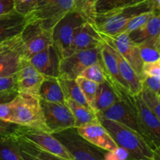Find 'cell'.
<instances>
[{
	"instance_id": "cell-1",
	"label": "cell",
	"mask_w": 160,
	"mask_h": 160,
	"mask_svg": "<svg viewBox=\"0 0 160 160\" xmlns=\"http://www.w3.org/2000/svg\"><path fill=\"white\" fill-rule=\"evenodd\" d=\"M98 118L117 145L129 152L130 160H152L154 151L138 133L113 120Z\"/></svg>"
},
{
	"instance_id": "cell-2",
	"label": "cell",
	"mask_w": 160,
	"mask_h": 160,
	"mask_svg": "<svg viewBox=\"0 0 160 160\" xmlns=\"http://www.w3.org/2000/svg\"><path fill=\"white\" fill-rule=\"evenodd\" d=\"M152 0L113 9L104 13L96 14L93 25L100 34L106 36H114L124 32L127 25L135 16L146 12L153 11Z\"/></svg>"
},
{
	"instance_id": "cell-3",
	"label": "cell",
	"mask_w": 160,
	"mask_h": 160,
	"mask_svg": "<svg viewBox=\"0 0 160 160\" xmlns=\"http://www.w3.org/2000/svg\"><path fill=\"white\" fill-rule=\"evenodd\" d=\"M10 102L12 109L10 123L48 131L38 96L18 93Z\"/></svg>"
},
{
	"instance_id": "cell-4",
	"label": "cell",
	"mask_w": 160,
	"mask_h": 160,
	"mask_svg": "<svg viewBox=\"0 0 160 160\" xmlns=\"http://www.w3.org/2000/svg\"><path fill=\"white\" fill-rule=\"evenodd\" d=\"M120 97L124 98L131 106L140 127L142 137L154 151L160 146V120L144 102L140 94L131 95L121 92Z\"/></svg>"
},
{
	"instance_id": "cell-5",
	"label": "cell",
	"mask_w": 160,
	"mask_h": 160,
	"mask_svg": "<svg viewBox=\"0 0 160 160\" xmlns=\"http://www.w3.org/2000/svg\"><path fill=\"white\" fill-rule=\"evenodd\" d=\"M63 145L73 160H104L107 151L102 149L86 140L77 128H71L52 133Z\"/></svg>"
},
{
	"instance_id": "cell-6",
	"label": "cell",
	"mask_w": 160,
	"mask_h": 160,
	"mask_svg": "<svg viewBox=\"0 0 160 160\" xmlns=\"http://www.w3.org/2000/svg\"><path fill=\"white\" fill-rule=\"evenodd\" d=\"M73 10V0H38L26 17L28 21L38 22L45 29L52 30L62 17Z\"/></svg>"
},
{
	"instance_id": "cell-7",
	"label": "cell",
	"mask_w": 160,
	"mask_h": 160,
	"mask_svg": "<svg viewBox=\"0 0 160 160\" xmlns=\"http://www.w3.org/2000/svg\"><path fill=\"white\" fill-rule=\"evenodd\" d=\"M86 20L73 10L62 17L52 30V42L59 52L61 59L67 56L77 32Z\"/></svg>"
},
{
	"instance_id": "cell-8",
	"label": "cell",
	"mask_w": 160,
	"mask_h": 160,
	"mask_svg": "<svg viewBox=\"0 0 160 160\" xmlns=\"http://www.w3.org/2000/svg\"><path fill=\"white\" fill-rule=\"evenodd\" d=\"M23 60H28L33 56L52 45V30L45 29L38 22L28 21L21 33Z\"/></svg>"
},
{
	"instance_id": "cell-9",
	"label": "cell",
	"mask_w": 160,
	"mask_h": 160,
	"mask_svg": "<svg viewBox=\"0 0 160 160\" xmlns=\"http://www.w3.org/2000/svg\"><path fill=\"white\" fill-rule=\"evenodd\" d=\"M102 48V46L73 52L66 57L62 58L59 78L76 79L80 73L89 66L95 63L103 64L101 56Z\"/></svg>"
},
{
	"instance_id": "cell-10",
	"label": "cell",
	"mask_w": 160,
	"mask_h": 160,
	"mask_svg": "<svg viewBox=\"0 0 160 160\" xmlns=\"http://www.w3.org/2000/svg\"><path fill=\"white\" fill-rule=\"evenodd\" d=\"M14 134L30 142L39 149L51 153L63 159L73 160L63 145L48 131L19 126Z\"/></svg>"
},
{
	"instance_id": "cell-11",
	"label": "cell",
	"mask_w": 160,
	"mask_h": 160,
	"mask_svg": "<svg viewBox=\"0 0 160 160\" xmlns=\"http://www.w3.org/2000/svg\"><path fill=\"white\" fill-rule=\"evenodd\" d=\"M44 120L51 134L68 128H75L73 113L67 104L49 102L40 99Z\"/></svg>"
},
{
	"instance_id": "cell-12",
	"label": "cell",
	"mask_w": 160,
	"mask_h": 160,
	"mask_svg": "<svg viewBox=\"0 0 160 160\" xmlns=\"http://www.w3.org/2000/svg\"><path fill=\"white\" fill-rule=\"evenodd\" d=\"M102 36L110 42L117 52L129 62L142 81L143 79L142 68L144 62L141 57L138 45L131 40L126 32H122L114 36H106L103 34Z\"/></svg>"
},
{
	"instance_id": "cell-13",
	"label": "cell",
	"mask_w": 160,
	"mask_h": 160,
	"mask_svg": "<svg viewBox=\"0 0 160 160\" xmlns=\"http://www.w3.org/2000/svg\"><path fill=\"white\" fill-rule=\"evenodd\" d=\"M17 75V90L18 93L38 96L39 89L45 76L29 61L23 60Z\"/></svg>"
},
{
	"instance_id": "cell-14",
	"label": "cell",
	"mask_w": 160,
	"mask_h": 160,
	"mask_svg": "<svg viewBox=\"0 0 160 160\" xmlns=\"http://www.w3.org/2000/svg\"><path fill=\"white\" fill-rule=\"evenodd\" d=\"M28 61L44 76L52 78L60 76L61 56L53 44L33 56Z\"/></svg>"
},
{
	"instance_id": "cell-15",
	"label": "cell",
	"mask_w": 160,
	"mask_h": 160,
	"mask_svg": "<svg viewBox=\"0 0 160 160\" xmlns=\"http://www.w3.org/2000/svg\"><path fill=\"white\" fill-rule=\"evenodd\" d=\"M97 116L121 123V124L134 130L142 137L140 127L138 123L134 112L131 109L128 102L121 97H120V99H119L117 102L112 105L107 109L101 112H98Z\"/></svg>"
},
{
	"instance_id": "cell-16",
	"label": "cell",
	"mask_w": 160,
	"mask_h": 160,
	"mask_svg": "<svg viewBox=\"0 0 160 160\" xmlns=\"http://www.w3.org/2000/svg\"><path fill=\"white\" fill-rule=\"evenodd\" d=\"M105 40L92 23L86 21L77 32L67 56L80 50L92 49L103 46ZM65 56V57H66Z\"/></svg>"
},
{
	"instance_id": "cell-17",
	"label": "cell",
	"mask_w": 160,
	"mask_h": 160,
	"mask_svg": "<svg viewBox=\"0 0 160 160\" xmlns=\"http://www.w3.org/2000/svg\"><path fill=\"white\" fill-rule=\"evenodd\" d=\"M78 131L90 143L105 151H111L118 146L109 131L99 121L78 128Z\"/></svg>"
},
{
	"instance_id": "cell-18",
	"label": "cell",
	"mask_w": 160,
	"mask_h": 160,
	"mask_svg": "<svg viewBox=\"0 0 160 160\" xmlns=\"http://www.w3.org/2000/svg\"><path fill=\"white\" fill-rule=\"evenodd\" d=\"M101 56L108 81L115 88L119 95L121 92L130 94L129 86L124 81V79L122 78L120 70H119L117 59L114 57L113 54L110 51L106 42L102 48Z\"/></svg>"
},
{
	"instance_id": "cell-19",
	"label": "cell",
	"mask_w": 160,
	"mask_h": 160,
	"mask_svg": "<svg viewBox=\"0 0 160 160\" xmlns=\"http://www.w3.org/2000/svg\"><path fill=\"white\" fill-rule=\"evenodd\" d=\"M27 23V17L15 10L0 15V42L20 35Z\"/></svg>"
},
{
	"instance_id": "cell-20",
	"label": "cell",
	"mask_w": 160,
	"mask_h": 160,
	"mask_svg": "<svg viewBox=\"0 0 160 160\" xmlns=\"http://www.w3.org/2000/svg\"><path fill=\"white\" fill-rule=\"evenodd\" d=\"M104 38L105 42L107 44L108 47L112 52L113 54L114 57L117 59V64H118L119 70L120 72L122 78L124 79L127 84L129 86L130 89V95H139L142 92V88H143V85H142V82L139 77L138 76L136 72L134 71V69L132 68L129 62L117 52V50L114 48L113 45H112L110 42L107 40V39Z\"/></svg>"
},
{
	"instance_id": "cell-21",
	"label": "cell",
	"mask_w": 160,
	"mask_h": 160,
	"mask_svg": "<svg viewBox=\"0 0 160 160\" xmlns=\"http://www.w3.org/2000/svg\"><path fill=\"white\" fill-rule=\"evenodd\" d=\"M22 42L0 53V77L9 76L17 72L23 59Z\"/></svg>"
},
{
	"instance_id": "cell-22",
	"label": "cell",
	"mask_w": 160,
	"mask_h": 160,
	"mask_svg": "<svg viewBox=\"0 0 160 160\" xmlns=\"http://www.w3.org/2000/svg\"><path fill=\"white\" fill-rule=\"evenodd\" d=\"M119 99H120V97L117 91L112 84L106 80L98 84L94 101V111L96 113L102 112L117 102Z\"/></svg>"
},
{
	"instance_id": "cell-23",
	"label": "cell",
	"mask_w": 160,
	"mask_h": 160,
	"mask_svg": "<svg viewBox=\"0 0 160 160\" xmlns=\"http://www.w3.org/2000/svg\"><path fill=\"white\" fill-rule=\"evenodd\" d=\"M160 34V14L154 12L144 26L129 33L131 40L137 45L152 40H157Z\"/></svg>"
},
{
	"instance_id": "cell-24",
	"label": "cell",
	"mask_w": 160,
	"mask_h": 160,
	"mask_svg": "<svg viewBox=\"0 0 160 160\" xmlns=\"http://www.w3.org/2000/svg\"><path fill=\"white\" fill-rule=\"evenodd\" d=\"M38 97L40 99L49 102L66 104L67 102L59 78L45 76L39 89Z\"/></svg>"
},
{
	"instance_id": "cell-25",
	"label": "cell",
	"mask_w": 160,
	"mask_h": 160,
	"mask_svg": "<svg viewBox=\"0 0 160 160\" xmlns=\"http://www.w3.org/2000/svg\"><path fill=\"white\" fill-rule=\"evenodd\" d=\"M66 104L74 117L75 128H81L99 121L97 113L92 108L86 107L71 99H67Z\"/></svg>"
},
{
	"instance_id": "cell-26",
	"label": "cell",
	"mask_w": 160,
	"mask_h": 160,
	"mask_svg": "<svg viewBox=\"0 0 160 160\" xmlns=\"http://www.w3.org/2000/svg\"><path fill=\"white\" fill-rule=\"evenodd\" d=\"M0 160H24L14 134L0 137Z\"/></svg>"
},
{
	"instance_id": "cell-27",
	"label": "cell",
	"mask_w": 160,
	"mask_h": 160,
	"mask_svg": "<svg viewBox=\"0 0 160 160\" xmlns=\"http://www.w3.org/2000/svg\"><path fill=\"white\" fill-rule=\"evenodd\" d=\"M59 80L67 99L73 100L74 102L82 105V106L92 108L88 103L81 88L79 87V85L77 83L76 79L59 78Z\"/></svg>"
},
{
	"instance_id": "cell-28",
	"label": "cell",
	"mask_w": 160,
	"mask_h": 160,
	"mask_svg": "<svg viewBox=\"0 0 160 160\" xmlns=\"http://www.w3.org/2000/svg\"><path fill=\"white\" fill-rule=\"evenodd\" d=\"M147 1L148 0H97L95 6V13H104L113 9L134 6Z\"/></svg>"
},
{
	"instance_id": "cell-29",
	"label": "cell",
	"mask_w": 160,
	"mask_h": 160,
	"mask_svg": "<svg viewBox=\"0 0 160 160\" xmlns=\"http://www.w3.org/2000/svg\"><path fill=\"white\" fill-rule=\"evenodd\" d=\"M97 0H73V10L81 14L89 23H94L95 16V3Z\"/></svg>"
},
{
	"instance_id": "cell-30",
	"label": "cell",
	"mask_w": 160,
	"mask_h": 160,
	"mask_svg": "<svg viewBox=\"0 0 160 160\" xmlns=\"http://www.w3.org/2000/svg\"><path fill=\"white\" fill-rule=\"evenodd\" d=\"M141 57L144 62H152L160 59L157 40H152L138 45Z\"/></svg>"
},
{
	"instance_id": "cell-31",
	"label": "cell",
	"mask_w": 160,
	"mask_h": 160,
	"mask_svg": "<svg viewBox=\"0 0 160 160\" xmlns=\"http://www.w3.org/2000/svg\"><path fill=\"white\" fill-rule=\"evenodd\" d=\"M78 77H82L86 79L91 80L97 84H100L108 80L104 70V66L102 63H95L89 66L84 69Z\"/></svg>"
},
{
	"instance_id": "cell-32",
	"label": "cell",
	"mask_w": 160,
	"mask_h": 160,
	"mask_svg": "<svg viewBox=\"0 0 160 160\" xmlns=\"http://www.w3.org/2000/svg\"><path fill=\"white\" fill-rule=\"evenodd\" d=\"M76 81L79 87L81 88L88 105L93 109L94 101H95V94H96L98 84L82 77H78L76 78Z\"/></svg>"
},
{
	"instance_id": "cell-33",
	"label": "cell",
	"mask_w": 160,
	"mask_h": 160,
	"mask_svg": "<svg viewBox=\"0 0 160 160\" xmlns=\"http://www.w3.org/2000/svg\"><path fill=\"white\" fill-rule=\"evenodd\" d=\"M14 135H15L16 138H17V142H18L19 145H20V147L22 149L31 153V154L34 155V156H37V157L40 158V159L43 160H66L62 159V158L58 157L56 156H54V155L51 154V153H48L47 152L43 151V150L39 149L37 147L34 146L30 142L25 141L24 139L21 138L16 135V134H14Z\"/></svg>"
},
{
	"instance_id": "cell-34",
	"label": "cell",
	"mask_w": 160,
	"mask_h": 160,
	"mask_svg": "<svg viewBox=\"0 0 160 160\" xmlns=\"http://www.w3.org/2000/svg\"><path fill=\"white\" fill-rule=\"evenodd\" d=\"M142 99L160 120V98L149 89L143 87L140 93Z\"/></svg>"
},
{
	"instance_id": "cell-35",
	"label": "cell",
	"mask_w": 160,
	"mask_h": 160,
	"mask_svg": "<svg viewBox=\"0 0 160 160\" xmlns=\"http://www.w3.org/2000/svg\"><path fill=\"white\" fill-rule=\"evenodd\" d=\"M153 14H154V11H151V12H143V13H141L133 17L127 25L124 32L129 34V33L142 28L152 17Z\"/></svg>"
},
{
	"instance_id": "cell-36",
	"label": "cell",
	"mask_w": 160,
	"mask_h": 160,
	"mask_svg": "<svg viewBox=\"0 0 160 160\" xmlns=\"http://www.w3.org/2000/svg\"><path fill=\"white\" fill-rule=\"evenodd\" d=\"M38 0H14V9L19 13L27 16L33 10Z\"/></svg>"
},
{
	"instance_id": "cell-37",
	"label": "cell",
	"mask_w": 160,
	"mask_h": 160,
	"mask_svg": "<svg viewBox=\"0 0 160 160\" xmlns=\"http://www.w3.org/2000/svg\"><path fill=\"white\" fill-rule=\"evenodd\" d=\"M130 153L125 148L117 146L111 151H107L105 154L104 160H130Z\"/></svg>"
},
{
	"instance_id": "cell-38",
	"label": "cell",
	"mask_w": 160,
	"mask_h": 160,
	"mask_svg": "<svg viewBox=\"0 0 160 160\" xmlns=\"http://www.w3.org/2000/svg\"><path fill=\"white\" fill-rule=\"evenodd\" d=\"M17 91V75L0 77V92Z\"/></svg>"
},
{
	"instance_id": "cell-39",
	"label": "cell",
	"mask_w": 160,
	"mask_h": 160,
	"mask_svg": "<svg viewBox=\"0 0 160 160\" xmlns=\"http://www.w3.org/2000/svg\"><path fill=\"white\" fill-rule=\"evenodd\" d=\"M142 72L143 78L145 77H154L160 79V59L152 62H144Z\"/></svg>"
},
{
	"instance_id": "cell-40",
	"label": "cell",
	"mask_w": 160,
	"mask_h": 160,
	"mask_svg": "<svg viewBox=\"0 0 160 160\" xmlns=\"http://www.w3.org/2000/svg\"><path fill=\"white\" fill-rule=\"evenodd\" d=\"M143 87L149 89L160 97V79L154 77H145L142 81Z\"/></svg>"
},
{
	"instance_id": "cell-41",
	"label": "cell",
	"mask_w": 160,
	"mask_h": 160,
	"mask_svg": "<svg viewBox=\"0 0 160 160\" xmlns=\"http://www.w3.org/2000/svg\"><path fill=\"white\" fill-rule=\"evenodd\" d=\"M18 128L19 125L0 120V137L13 135Z\"/></svg>"
},
{
	"instance_id": "cell-42",
	"label": "cell",
	"mask_w": 160,
	"mask_h": 160,
	"mask_svg": "<svg viewBox=\"0 0 160 160\" xmlns=\"http://www.w3.org/2000/svg\"><path fill=\"white\" fill-rule=\"evenodd\" d=\"M10 102L0 103V120L9 122V123H10L9 120H10L11 111H12Z\"/></svg>"
},
{
	"instance_id": "cell-43",
	"label": "cell",
	"mask_w": 160,
	"mask_h": 160,
	"mask_svg": "<svg viewBox=\"0 0 160 160\" xmlns=\"http://www.w3.org/2000/svg\"><path fill=\"white\" fill-rule=\"evenodd\" d=\"M21 41V34L17 36L15 38H12L11 40L5 41V42H0V53L6 51V50L9 49L12 47L15 46L17 44H19Z\"/></svg>"
},
{
	"instance_id": "cell-44",
	"label": "cell",
	"mask_w": 160,
	"mask_h": 160,
	"mask_svg": "<svg viewBox=\"0 0 160 160\" xmlns=\"http://www.w3.org/2000/svg\"><path fill=\"white\" fill-rule=\"evenodd\" d=\"M15 10L14 0H0V15Z\"/></svg>"
},
{
	"instance_id": "cell-45",
	"label": "cell",
	"mask_w": 160,
	"mask_h": 160,
	"mask_svg": "<svg viewBox=\"0 0 160 160\" xmlns=\"http://www.w3.org/2000/svg\"><path fill=\"white\" fill-rule=\"evenodd\" d=\"M17 94H18V92L17 91L0 92V103L9 102L12 101L17 96Z\"/></svg>"
},
{
	"instance_id": "cell-46",
	"label": "cell",
	"mask_w": 160,
	"mask_h": 160,
	"mask_svg": "<svg viewBox=\"0 0 160 160\" xmlns=\"http://www.w3.org/2000/svg\"><path fill=\"white\" fill-rule=\"evenodd\" d=\"M20 146V145H19ZM20 152H21V155H22V157L24 160H43L40 158L37 157V156H34V155L31 154V153L28 152L24 151V150L22 149L20 147Z\"/></svg>"
},
{
	"instance_id": "cell-47",
	"label": "cell",
	"mask_w": 160,
	"mask_h": 160,
	"mask_svg": "<svg viewBox=\"0 0 160 160\" xmlns=\"http://www.w3.org/2000/svg\"><path fill=\"white\" fill-rule=\"evenodd\" d=\"M158 46H159V49L160 51V34L159 36V38H158Z\"/></svg>"
},
{
	"instance_id": "cell-48",
	"label": "cell",
	"mask_w": 160,
	"mask_h": 160,
	"mask_svg": "<svg viewBox=\"0 0 160 160\" xmlns=\"http://www.w3.org/2000/svg\"><path fill=\"white\" fill-rule=\"evenodd\" d=\"M159 98H160V97H159Z\"/></svg>"
}]
</instances>
